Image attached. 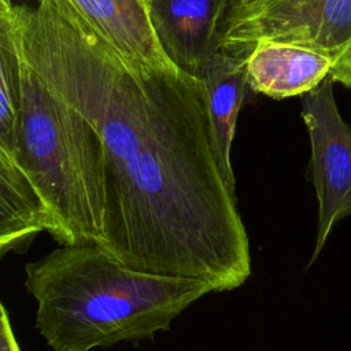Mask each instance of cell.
<instances>
[{
  "instance_id": "cell-8",
  "label": "cell",
  "mask_w": 351,
  "mask_h": 351,
  "mask_svg": "<svg viewBox=\"0 0 351 351\" xmlns=\"http://www.w3.org/2000/svg\"><path fill=\"white\" fill-rule=\"evenodd\" d=\"M202 80L206 88V103L217 160L226 185L236 192L230 152L237 117L245 89H248L245 60L218 52L207 64Z\"/></svg>"
},
{
  "instance_id": "cell-3",
  "label": "cell",
  "mask_w": 351,
  "mask_h": 351,
  "mask_svg": "<svg viewBox=\"0 0 351 351\" xmlns=\"http://www.w3.org/2000/svg\"><path fill=\"white\" fill-rule=\"evenodd\" d=\"M265 40L317 51L330 78L351 89V0H229L219 52L245 58Z\"/></svg>"
},
{
  "instance_id": "cell-9",
  "label": "cell",
  "mask_w": 351,
  "mask_h": 351,
  "mask_svg": "<svg viewBox=\"0 0 351 351\" xmlns=\"http://www.w3.org/2000/svg\"><path fill=\"white\" fill-rule=\"evenodd\" d=\"M47 230L41 199L14 154L0 149V256L23 254Z\"/></svg>"
},
{
  "instance_id": "cell-10",
  "label": "cell",
  "mask_w": 351,
  "mask_h": 351,
  "mask_svg": "<svg viewBox=\"0 0 351 351\" xmlns=\"http://www.w3.org/2000/svg\"><path fill=\"white\" fill-rule=\"evenodd\" d=\"M18 119V59L8 34L0 29V149L15 152Z\"/></svg>"
},
{
  "instance_id": "cell-1",
  "label": "cell",
  "mask_w": 351,
  "mask_h": 351,
  "mask_svg": "<svg viewBox=\"0 0 351 351\" xmlns=\"http://www.w3.org/2000/svg\"><path fill=\"white\" fill-rule=\"evenodd\" d=\"M36 329L52 351H92L154 339L204 295L200 278L125 266L97 244L59 245L25 266Z\"/></svg>"
},
{
  "instance_id": "cell-4",
  "label": "cell",
  "mask_w": 351,
  "mask_h": 351,
  "mask_svg": "<svg viewBox=\"0 0 351 351\" xmlns=\"http://www.w3.org/2000/svg\"><path fill=\"white\" fill-rule=\"evenodd\" d=\"M335 84L328 77L300 96V115L310 138L306 176L318 203L317 236L306 269L317 262L333 228L351 215V128L339 111Z\"/></svg>"
},
{
  "instance_id": "cell-5",
  "label": "cell",
  "mask_w": 351,
  "mask_h": 351,
  "mask_svg": "<svg viewBox=\"0 0 351 351\" xmlns=\"http://www.w3.org/2000/svg\"><path fill=\"white\" fill-rule=\"evenodd\" d=\"M155 33L170 59L202 78L219 52L222 21L229 0H148Z\"/></svg>"
},
{
  "instance_id": "cell-11",
  "label": "cell",
  "mask_w": 351,
  "mask_h": 351,
  "mask_svg": "<svg viewBox=\"0 0 351 351\" xmlns=\"http://www.w3.org/2000/svg\"><path fill=\"white\" fill-rule=\"evenodd\" d=\"M0 351H22L15 337L11 317L5 306H0Z\"/></svg>"
},
{
  "instance_id": "cell-7",
  "label": "cell",
  "mask_w": 351,
  "mask_h": 351,
  "mask_svg": "<svg viewBox=\"0 0 351 351\" xmlns=\"http://www.w3.org/2000/svg\"><path fill=\"white\" fill-rule=\"evenodd\" d=\"M244 60L248 89L274 100L300 97L332 73L326 56L284 41H259Z\"/></svg>"
},
{
  "instance_id": "cell-2",
  "label": "cell",
  "mask_w": 351,
  "mask_h": 351,
  "mask_svg": "<svg viewBox=\"0 0 351 351\" xmlns=\"http://www.w3.org/2000/svg\"><path fill=\"white\" fill-rule=\"evenodd\" d=\"M15 158L34 185L59 245L104 243V149L92 125L51 93L18 56ZM3 151V149H1Z\"/></svg>"
},
{
  "instance_id": "cell-6",
  "label": "cell",
  "mask_w": 351,
  "mask_h": 351,
  "mask_svg": "<svg viewBox=\"0 0 351 351\" xmlns=\"http://www.w3.org/2000/svg\"><path fill=\"white\" fill-rule=\"evenodd\" d=\"M129 58L162 71L180 73L152 26L148 0H63Z\"/></svg>"
}]
</instances>
